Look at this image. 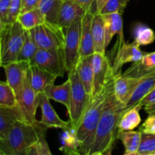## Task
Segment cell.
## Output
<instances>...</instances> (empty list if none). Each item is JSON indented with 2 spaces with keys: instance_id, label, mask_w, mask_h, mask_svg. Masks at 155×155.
<instances>
[{
  "instance_id": "obj_1",
  "label": "cell",
  "mask_w": 155,
  "mask_h": 155,
  "mask_svg": "<svg viewBox=\"0 0 155 155\" xmlns=\"http://www.w3.org/2000/svg\"><path fill=\"white\" fill-rule=\"evenodd\" d=\"M114 73L111 70L101 92L91 98L83 120L77 130L79 141L78 151L82 155H89L95 139L97 127L104 110L106 101L114 90Z\"/></svg>"
},
{
  "instance_id": "obj_2",
  "label": "cell",
  "mask_w": 155,
  "mask_h": 155,
  "mask_svg": "<svg viewBox=\"0 0 155 155\" xmlns=\"http://www.w3.org/2000/svg\"><path fill=\"white\" fill-rule=\"evenodd\" d=\"M125 104L116 97L114 90L108 96L104 110L97 127L95 139L89 154L95 152H104L114 148L119 133V122L124 113Z\"/></svg>"
},
{
  "instance_id": "obj_3",
  "label": "cell",
  "mask_w": 155,
  "mask_h": 155,
  "mask_svg": "<svg viewBox=\"0 0 155 155\" xmlns=\"http://www.w3.org/2000/svg\"><path fill=\"white\" fill-rule=\"evenodd\" d=\"M47 130L39 121L36 124L17 121L6 137L0 139V155H27L29 148L39 140V134Z\"/></svg>"
},
{
  "instance_id": "obj_4",
  "label": "cell",
  "mask_w": 155,
  "mask_h": 155,
  "mask_svg": "<svg viewBox=\"0 0 155 155\" xmlns=\"http://www.w3.org/2000/svg\"><path fill=\"white\" fill-rule=\"evenodd\" d=\"M24 29L18 21L0 27V65L17 61L22 48Z\"/></svg>"
},
{
  "instance_id": "obj_5",
  "label": "cell",
  "mask_w": 155,
  "mask_h": 155,
  "mask_svg": "<svg viewBox=\"0 0 155 155\" xmlns=\"http://www.w3.org/2000/svg\"><path fill=\"white\" fill-rule=\"evenodd\" d=\"M68 74V79L71 83V102L68 114L71 125L77 130L92 97L86 92L77 69L73 70Z\"/></svg>"
},
{
  "instance_id": "obj_6",
  "label": "cell",
  "mask_w": 155,
  "mask_h": 155,
  "mask_svg": "<svg viewBox=\"0 0 155 155\" xmlns=\"http://www.w3.org/2000/svg\"><path fill=\"white\" fill-rule=\"evenodd\" d=\"M64 29L58 24L45 21L30 30L39 48L49 50L64 49L65 44Z\"/></svg>"
},
{
  "instance_id": "obj_7",
  "label": "cell",
  "mask_w": 155,
  "mask_h": 155,
  "mask_svg": "<svg viewBox=\"0 0 155 155\" xmlns=\"http://www.w3.org/2000/svg\"><path fill=\"white\" fill-rule=\"evenodd\" d=\"M82 18L75 20L65 30L64 51L67 72L76 69L80 58Z\"/></svg>"
},
{
  "instance_id": "obj_8",
  "label": "cell",
  "mask_w": 155,
  "mask_h": 155,
  "mask_svg": "<svg viewBox=\"0 0 155 155\" xmlns=\"http://www.w3.org/2000/svg\"><path fill=\"white\" fill-rule=\"evenodd\" d=\"M113 51L114 58L111 68L115 75L121 74L122 67L125 64L139 62L142 60L144 55L140 45H138L135 41L131 43L125 42L124 36H118L117 42L114 45Z\"/></svg>"
},
{
  "instance_id": "obj_9",
  "label": "cell",
  "mask_w": 155,
  "mask_h": 155,
  "mask_svg": "<svg viewBox=\"0 0 155 155\" xmlns=\"http://www.w3.org/2000/svg\"><path fill=\"white\" fill-rule=\"evenodd\" d=\"M30 64L37 65L58 77H62L67 71L64 49L49 50L39 48Z\"/></svg>"
},
{
  "instance_id": "obj_10",
  "label": "cell",
  "mask_w": 155,
  "mask_h": 155,
  "mask_svg": "<svg viewBox=\"0 0 155 155\" xmlns=\"http://www.w3.org/2000/svg\"><path fill=\"white\" fill-rule=\"evenodd\" d=\"M18 105L22 110L27 123L36 124L38 122L36 118L37 107L39 106V93L35 92L30 82V68L24 78V84L20 95L18 98Z\"/></svg>"
},
{
  "instance_id": "obj_11",
  "label": "cell",
  "mask_w": 155,
  "mask_h": 155,
  "mask_svg": "<svg viewBox=\"0 0 155 155\" xmlns=\"http://www.w3.org/2000/svg\"><path fill=\"white\" fill-rule=\"evenodd\" d=\"M92 67L94 82L92 98H93L103 89L112 68L110 60L105 54L96 52L92 55Z\"/></svg>"
},
{
  "instance_id": "obj_12",
  "label": "cell",
  "mask_w": 155,
  "mask_h": 155,
  "mask_svg": "<svg viewBox=\"0 0 155 155\" xmlns=\"http://www.w3.org/2000/svg\"><path fill=\"white\" fill-rule=\"evenodd\" d=\"M30 67V64L29 62L20 61L11 62L2 66V68L5 70L6 81L14 89L17 98L21 94L24 78Z\"/></svg>"
},
{
  "instance_id": "obj_13",
  "label": "cell",
  "mask_w": 155,
  "mask_h": 155,
  "mask_svg": "<svg viewBox=\"0 0 155 155\" xmlns=\"http://www.w3.org/2000/svg\"><path fill=\"white\" fill-rule=\"evenodd\" d=\"M39 107L41 108V120H39L41 124L47 129H64L68 128L71 125L70 121H64L61 119L54 109L51 106L49 98L47 97L45 92L39 93Z\"/></svg>"
},
{
  "instance_id": "obj_14",
  "label": "cell",
  "mask_w": 155,
  "mask_h": 155,
  "mask_svg": "<svg viewBox=\"0 0 155 155\" xmlns=\"http://www.w3.org/2000/svg\"><path fill=\"white\" fill-rule=\"evenodd\" d=\"M142 79V77H129L122 74H116L114 76V90L117 98L124 104H127Z\"/></svg>"
},
{
  "instance_id": "obj_15",
  "label": "cell",
  "mask_w": 155,
  "mask_h": 155,
  "mask_svg": "<svg viewBox=\"0 0 155 155\" xmlns=\"http://www.w3.org/2000/svg\"><path fill=\"white\" fill-rule=\"evenodd\" d=\"M17 121L27 122L19 105L12 107L0 106V139L6 137Z\"/></svg>"
},
{
  "instance_id": "obj_16",
  "label": "cell",
  "mask_w": 155,
  "mask_h": 155,
  "mask_svg": "<svg viewBox=\"0 0 155 155\" xmlns=\"http://www.w3.org/2000/svg\"><path fill=\"white\" fill-rule=\"evenodd\" d=\"M57 76L48 72L46 70L37 66L30 64V82L33 90L37 93L45 92L49 85L54 83Z\"/></svg>"
},
{
  "instance_id": "obj_17",
  "label": "cell",
  "mask_w": 155,
  "mask_h": 155,
  "mask_svg": "<svg viewBox=\"0 0 155 155\" xmlns=\"http://www.w3.org/2000/svg\"><path fill=\"white\" fill-rule=\"evenodd\" d=\"M95 13L86 12L82 18L80 57L92 55L95 53L92 33V24Z\"/></svg>"
},
{
  "instance_id": "obj_18",
  "label": "cell",
  "mask_w": 155,
  "mask_h": 155,
  "mask_svg": "<svg viewBox=\"0 0 155 155\" xmlns=\"http://www.w3.org/2000/svg\"><path fill=\"white\" fill-rule=\"evenodd\" d=\"M86 12V10L76 2L73 0H63L58 24L66 30L75 20L83 18Z\"/></svg>"
},
{
  "instance_id": "obj_19",
  "label": "cell",
  "mask_w": 155,
  "mask_h": 155,
  "mask_svg": "<svg viewBox=\"0 0 155 155\" xmlns=\"http://www.w3.org/2000/svg\"><path fill=\"white\" fill-rule=\"evenodd\" d=\"M93 55V54H92ZM92 55L80 57L77 65V72L86 92L92 97L93 92V67Z\"/></svg>"
},
{
  "instance_id": "obj_20",
  "label": "cell",
  "mask_w": 155,
  "mask_h": 155,
  "mask_svg": "<svg viewBox=\"0 0 155 155\" xmlns=\"http://www.w3.org/2000/svg\"><path fill=\"white\" fill-rule=\"evenodd\" d=\"M92 33L95 52L105 54V27L103 15L95 12L92 24Z\"/></svg>"
},
{
  "instance_id": "obj_21",
  "label": "cell",
  "mask_w": 155,
  "mask_h": 155,
  "mask_svg": "<svg viewBox=\"0 0 155 155\" xmlns=\"http://www.w3.org/2000/svg\"><path fill=\"white\" fill-rule=\"evenodd\" d=\"M45 93L49 99L62 104L66 107L67 110L69 109L71 93V83L69 79L61 85H54V83L49 85L45 90Z\"/></svg>"
},
{
  "instance_id": "obj_22",
  "label": "cell",
  "mask_w": 155,
  "mask_h": 155,
  "mask_svg": "<svg viewBox=\"0 0 155 155\" xmlns=\"http://www.w3.org/2000/svg\"><path fill=\"white\" fill-rule=\"evenodd\" d=\"M133 92L131 98L125 104L124 112L140 104L141 101L155 87V76L143 77Z\"/></svg>"
},
{
  "instance_id": "obj_23",
  "label": "cell",
  "mask_w": 155,
  "mask_h": 155,
  "mask_svg": "<svg viewBox=\"0 0 155 155\" xmlns=\"http://www.w3.org/2000/svg\"><path fill=\"white\" fill-rule=\"evenodd\" d=\"M105 27V47L107 48L114 36H124V21L122 15L112 13L103 15Z\"/></svg>"
},
{
  "instance_id": "obj_24",
  "label": "cell",
  "mask_w": 155,
  "mask_h": 155,
  "mask_svg": "<svg viewBox=\"0 0 155 155\" xmlns=\"http://www.w3.org/2000/svg\"><path fill=\"white\" fill-rule=\"evenodd\" d=\"M63 0H41L38 5L45 21L51 24H58Z\"/></svg>"
},
{
  "instance_id": "obj_25",
  "label": "cell",
  "mask_w": 155,
  "mask_h": 155,
  "mask_svg": "<svg viewBox=\"0 0 155 155\" xmlns=\"http://www.w3.org/2000/svg\"><path fill=\"white\" fill-rule=\"evenodd\" d=\"M140 104L135 106L133 108L127 110L122 114L119 122V130L130 131L136 129L141 123V116L139 110L142 108Z\"/></svg>"
},
{
  "instance_id": "obj_26",
  "label": "cell",
  "mask_w": 155,
  "mask_h": 155,
  "mask_svg": "<svg viewBox=\"0 0 155 155\" xmlns=\"http://www.w3.org/2000/svg\"><path fill=\"white\" fill-rule=\"evenodd\" d=\"M39 49V48L36 45L30 30H24V43L18 56V61H27L30 64Z\"/></svg>"
},
{
  "instance_id": "obj_27",
  "label": "cell",
  "mask_w": 155,
  "mask_h": 155,
  "mask_svg": "<svg viewBox=\"0 0 155 155\" xmlns=\"http://www.w3.org/2000/svg\"><path fill=\"white\" fill-rule=\"evenodd\" d=\"M142 136V133L139 131L119 130L117 139L124 144L126 152H136L139 150Z\"/></svg>"
},
{
  "instance_id": "obj_28",
  "label": "cell",
  "mask_w": 155,
  "mask_h": 155,
  "mask_svg": "<svg viewBox=\"0 0 155 155\" xmlns=\"http://www.w3.org/2000/svg\"><path fill=\"white\" fill-rule=\"evenodd\" d=\"M18 21L22 25L24 30H32L46 21L40 11L36 8L21 14L18 17Z\"/></svg>"
},
{
  "instance_id": "obj_29",
  "label": "cell",
  "mask_w": 155,
  "mask_h": 155,
  "mask_svg": "<svg viewBox=\"0 0 155 155\" xmlns=\"http://www.w3.org/2000/svg\"><path fill=\"white\" fill-rule=\"evenodd\" d=\"M61 135V148L60 150L64 151V153H68L71 151H78L79 141L77 139V130L71 125L68 128L62 130Z\"/></svg>"
},
{
  "instance_id": "obj_30",
  "label": "cell",
  "mask_w": 155,
  "mask_h": 155,
  "mask_svg": "<svg viewBox=\"0 0 155 155\" xmlns=\"http://www.w3.org/2000/svg\"><path fill=\"white\" fill-rule=\"evenodd\" d=\"M135 42L139 45H147L154 42L155 33L154 30L147 25L138 24L133 30Z\"/></svg>"
},
{
  "instance_id": "obj_31",
  "label": "cell",
  "mask_w": 155,
  "mask_h": 155,
  "mask_svg": "<svg viewBox=\"0 0 155 155\" xmlns=\"http://www.w3.org/2000/svg\"><path fill=\"white\" fill-rule=\"evenodd\" d=\"M0 106L9 107L18 106L16 94L7 81L0 83Z\"/></svg>"
},
{
  "instance_id": "obj_32",
  "label": "cell",
  "mask_w": 155,
  "mask_h": 155,
  "mask_svg": "<svg viewBox=\"0 0 155 155\" xmlns=\"http://www.w3.org/2000/svg\"><path fill=\"white\" fill-rule=\"evenodd\" d=\"M128 2L129 0H107L98 13L101 15L112 13H120L122 15Z\"/></svg>"
},
{
  "instance_id": "obj_33",
  "label": "cell",
  "mask_w": 155,
  "mask_h": 155,
  "mask_svg": "<svg viewBox=\"0 0 155 155\" xmlns=\"http://www.w3.org/2000/svg\"><path fill=\"white\" fill-rule=\"evenodd\" d=\"M138 152L142 154H154L155 153V134L142 133V140Z\"/></svg>"
},
{
  "instance_id": "obj_34",
  "label": "cell",
  "mask_w": 155,
  "mask_h": 155,
  "mask_svg": "<svg viewBox=\"0 0 155 155\" xmlns=\"http://www.w3.org/2000/svg\"><path fill=\"white\" fill-rule=\"evenodd\" d=\"M22 0H12L9 7L8 16V24H12L17 22L18 17L21 15Z\"/></svg>"
},
{
  "instance_id": "obj_35",
  "label": "cell",
  "mask_w": 155,
  "mask_h": 155,
  "mask_svg": "<svg viewBox=\"0 0 155 155\" xmlns=\"http://www.w3.org/2000/svg\"><path fill=\"white\" fill-rule=\"evenodd\" d=\"M142 133L155 134V112L148 114V117L139 129Z\"/></svg>"
},
{
  "instance_id": "obj_36",
  "label": "cell",
  "mask_w": 155,
  "mask_h": 155,
  "mask_svg": "<svg viewBox=\"0 0 155 155\" xmlns=\"http://www.w3.org/2000/svg\"><path fill=\"white\" fill-rule=\"evenodd\" d=\"M12 0H0V27L6 25Z\"/></svg>"
},
{
  "instance_id": "obj_37",
  "label": "cell",
  "mask_w": 155,
  "mask_h": 155,
  "mask_svg": "<svg viewBox=\"0 0 155 155\" xmlns=\"http://www.w3.org/2000/svg\"><path fill=\"white\" fill-rule=\"evenodd\" d=\"M36 145H37L40 155H52L46 139H45V132L41 133L39 134V140L36 142Z\"/></svg>"
},
{
  "instance_id": "obj_38",
  "label": "cell",
  "mask_w": 155,
  "mask_h": 155,
  "mask_svg": "<svg viewBox=\"0 0 155 155\" xmlns=\"http://www.w3.org/2000/svg\"><path fill=\"white\" fill-rule=\"evenodd\" d=\"M40 1L41 0H22L21 14L37 8Z\"/></svg>"
},
{
  "instance_id": "obj_39",
  "label": "cell",
  "mask_w": 155,
  "mask_h": 155,
  "mask_svg": "<svg viewBox=\"0 0 155 155\" xmlns=\"http://www.w3.org/2000/svg\"><path fill=\"white\" fill-rule=\"evenodd\" d=\"M78 3L86 10V12H97L96 0H73Z\"/></svg>"
},
{
  "instance_id": "obj_40",
  "label": "cell",
  "mask_w": 155,
  "mask_h": 155,
  "mask_svg": "<svg viewBox=\"0 0 155 155\" xmlns=\"http://www.w3.org/2000/svg\"><path fill=\"white\" fill-rule=\"evenodd\" d=\"M154 104H155V87L141 101L139 104L142 107H145Z\"/></svg>"
},
{
  "instance_id": "obj_41",
  "label": "cell",
  "mask_w": 155,
  "mask_h": 155,
  "mask_svg": "<svg viewBox=\"0 0 155 155\" xmlns=\"http://www.w3.org/2000/svg\"><path fill=\"white\" fill-rule=\"evenodd\" d=\"M155 76V67L151 69L144 70L136 73L133 77H153Z\"/></svg>"
},
{
  "instance_id": "obj_42",
  "label": "cell",
  "mask_w": 155,
  "mask_h": 155,
  "mask_svg": "<svg viewBox=\"0 0 155 155\" xmlns=\"http://www.w3.org/2000/svg\"><path fill=\"white\" fill-rule=\"evenodd\" d=\"M27 155H40L39 154V149H38V147L36 145V143L34 144L33 145H32L30 148L28 149L27 151Z\"/></svg>"
},
{
  "instance_id": "obj_43",
  "label": "cell",
  "mask_w": 155,
  "mask_h": 155,
  "mask_svg": "<svg viewBox=\"0 0 155 155\" xmlns=\"http://www.w3.org/2000/svg\"><path fill=\"white\" fill-rule=\"evenodd\" d=\"M106 1L107 0H96V8H97V13L101 11V9L102 8V7L104 6V5L105 4Z\"/></svg>"
},
{
  "instance_id": "obj_44",
  "label": "cell",
  "mask_w": 155,
  "mask_h": 155,
  "mask_svg": "<svg viewBox=\"0 0 155 155\" xmlns=\"http://www.w3.org/2000/svg\"><path fill=\"white\" fill-rule=\"evenodd\" d=\"M144 109H145V110L148 114L155 112V104H151V105L145 106V107H144Z\"/></svg>"
},
{
  "instance_id": "obj_45",
  "label": "cell",
  "mask_w": 155,
  "mask_h": 155,
  "mask_svg": "<svg viewBox=\"0 0 155 155\" xmlns=\"http://www.w3.org/2000/svg\"><path fill=\"white\" fill-rule=\"evenodd\" d=\"M114 148H110L108 149H107L106 151H104V152H102V155H111L112 154V150Z\"/></svg>"
},
{
  "instance_id": "obj_46",
  "label": "cell",
  "mask_w": 155,
  "mask_h": 155,
  "mask_svg": "<svg viewBox=\"0 0 155 155\" xmlns=\"http://www.w3.org/2000/svg\"><path fill=\"white\" fill-rule=\"evenodd\" d=\"M64 155H82L78 151H71V152L68 153H65Z\"/></svg>"
},
{
  "instance_id": "obj_47",
  "label": "cell",
  "mask_w": 155,
  "mask_h": 155,
  "mask_svg": "<svg viewBox=\"0 0 155 155\" xmlns=\"http://www.w3.org/2000/svg\"><path fill=\"white\" fill-rule=\"evenodd\" d=\"M124 155H140L138 151H136V152H126L125 151V154Z\"/></svg>"
},
{
  "instance_id": "obj_48",
  "label": "cell",
  "mask_w": 155,
  "mask_h": 155,
  "mask_svg": "<svg viewBox=\"0 0 155 155\" xmlns=\"http://www.w3.org/2000/svg\"><path fill=\"white\" fill-rule=\"evenodd\" d=\"M89 155H102V152H95Z\"/></svg>"
},
{
  "instance_id": "obj_49",
  "label": "cell",
  "mask_w": 155,
  "mask_h": 155,
  "mask_svg": "<svg viewBox=\"0 0 155 155\" xmlns=\"http://www.w3.org/2000/svg\"><path fill=\"white\" fill-rule=\"evenodd\" d=\"M140 155H154V154H142Z\"/></svg>"
},
{
  "instance_id": "obj_50",
  "label": "cell",
  "mask_w": 155,
  "mask_h": 155,
  "mask_svg": "<svg viewBox=\"0 0 155 155\" xmlns=\"http://www.w3.org/2000/svg\"><path fill=\"white\" fill-rule=\"evenodd\" d=\"M154 155H155V153H154Z\"/></svg>"
}]
</instances>
